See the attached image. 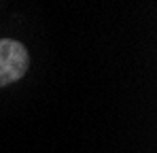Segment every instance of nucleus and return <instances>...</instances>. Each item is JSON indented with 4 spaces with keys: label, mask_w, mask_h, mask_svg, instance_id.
Segmentation results:
<instances>
[{
    "label": "nucleus",
    "mask_w": 157,
    "mask_h": 153,
    "mask_svg": "<svg viewBox=\"0 0 157 153\" xmlns=\"http://www.w3.org/2000/svg\"><path fill=\"white\" fill-rule=\"evenodd\" d=\"M30 55L24 43L13 38L0 41V87H6L15 81H19L28 73Z\"/></svg>",
    "instance_id": "obj_1"
}]
</instances>
